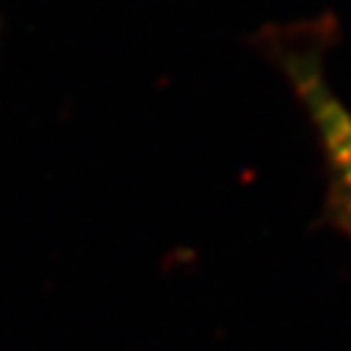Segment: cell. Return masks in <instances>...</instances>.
Masks as SVG:
<instances>
[{
	"instance_id": "1",
	"label": "cell",
	"mask_w": 351,
	"mask_h": 351,
	"mask_svg": "<svg viewBox=\"0 0 351 351\" xmlns=\"http://www.w3.org/2000/svg\"><path fill=\"white\" fill-rule=\"evenodd\" d=\"M288 77L304 103L326 163L329 216L351 238V111L332 92L315 56H288Z\"/></svg>"
}]
</instances>
